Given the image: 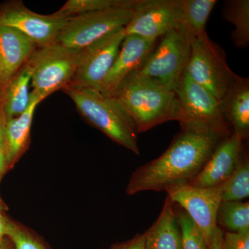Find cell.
Instances as JSON below:
<instances>
[{"mask_svg":"<svg viewBox=\"0 0 249 249\" xmlns=\"http://www.w3.org/2000/svg\"><path fill=\"white\" fill-rule=\"evenodd\" d=\"M70 17L37 14L20 1L0 6V26L14 28L35 42L37 47L53 44Z\"/></svg>","mask_w":249,"mask_h":249,"instance_id":"30bf717a","label":"cell"},{"mask_svg":"<svg viewBox=\"0 0 249 249\" xmlns=\"http://www.w3.org/2000/svg\"><path fill=\"white\" fill-rule=\"evenodd\" d=\"M31 81V70L25 64L0 91V105L6 121L17 117L27 109L30 103Z\"/></svg>","mask_w":249,"mask_h":249,"instance_id":"d6986e66","label":"cell"},{"mask_svg":"<svg viewBox=\"0 0 249 249\" xmlns=\"http://www.w3.org/2000/svg\"><path fill=\"white\" fill-rule=\"evenodd\" d=\"M183 116L180 124H191L222 134L231 131L221 109L220 102L185 71L175 89Z\"/></svg>","mask_w":249,"mask_h":249,"instance_id":"ba28073f","label":"cell"},{"mask_svg":"<svg viewBox=\"0 0 249 249\" xmlns=\"http://www.w3.org/2000/svg\"><path fill=\"white\" fill-rule=\"evenodd\" d=\"M217 227L227 232L249 231V204L242 201H222L218 211Z\"/></svg>","mask_w":249,"mask_h":249,"instance_id":"7402d4cb","label":"cell"},{"mask_svg":"<svg viewBox=\"0 0 249 249\" xmlns=\"http://www.w3.org/2000/svg\"><path fill=\"white\" fill-rule=\"evenodd\" d=\"M125 36L124 28H121L82 49L76 73L70 85L99 91Z\"/></svg>","mask_w":249,"mask_h":249,"instance_id":"8fae6325","label":"cell"},{"mask_svg":"<svg viewBox=\"0 0 249 249\" xmlns=\"http://www.w3.org/2000/svg\"><path fill=\"white\" fill-rule=\"evenodd\" d=\"M9 220V219L4 214H0V249H1L3 242L6 237V229Z\"/></svg>","mask_w":249,"mask_h":249,"instance_id":"4dcf8cb0","label":"cell"},{"mask_svg":"<svg viewBox=\"0 0 249 249\" xmlns=\"http://www.w3.org/2000/svg\"><path fill=\"white\" fill-rule=\"evenodd\" d=\"M37 47L17 29L0 26V91L25 65Z\"/></svg>","mask_w":249,"mask_h":249,"instance_id":"9a60e30c","label":"cell"},{"mask_svg":"<svg viewBox=\"0 0 249 249\" xmlns=\"http://www.w3.org/2000/svg\"><path fill=\"white\" fill-rule=\"evenodd\" d=\"M182 15L183 0H144L124 33L157 40L180 27Z\"/></svg>","mask_w":249,"mask_h":249,"instance_id":"7c38bea8","label":"cell"},{"mask_svg":"<svg viewBox=\"0 0 249 249\" xmlns=\"http://www.w3.org/2000/svg\"><path fill=\"white\" fill-rule=\"evenodd\" d=\"M181 124V131L168 148L156 160L142 165L129 180L127 193L167 191L189 184L199 175L219 142L225 138L211 129Z\"/></svg>","mask_w":249,"mask_h":249,"instance_id":"6da1fadb","label":"cell"},{"mask_svg":"<svg viewBox=\"0 0 249 249\" xmlns=\"http://www.w3.org/2000/svg\"><path fill=\"white\" fill-rule=\"evenodd\" d=\"M1 249H14L12 242L9 240V237H6V236L4 238V242H3Z\"/></svg>","mask_w":249,"mask_h":249,"instance_id":"d6a6232c","label":"cell"},{"mask_svg":"<svg viewBox=\"0 0 249 249\" xmlns=\"http://www.w3.org/2000/svg\"><path fill=\"white\" fill-rule=\"evenodd\" d=\"M138 1L139 0H69L55 14L71 17L111 8L132 6Z\"/></svg>","mask_w":249,"mask_h":249,"instance_id":"cb8c5ba5","label":"cell"},{"mask_svg":"<svg viewBox=\"0 0 249 249\" xmlns=\"http://www.w3.org/2000/svg\"><path fill=\"white\" fill-rule=\"evenodd\" d=\"M42 101L40 96L31 91L27 109L17 117L6 121V158L9 168L17 161L27 146L34 112Z\"/></svg>","mask_w":249,"mask_h":249,"instance_id":"ac0fdd59","label":"cell"},{"mask_svg":"<svg viewBox=\"0 0 249 249\" xmlns=\"http://www.w3.org/2000/svg\"><path fill=\"white\" fill-rule=\"evenodd\" d=\"M224 249H249V231L224 232Z\"/></svg>","mask_w":249,"mask_h":249,"instance_id":"4316f807","label":"cell"},{"mask_svg":"<svg viewBox=\"0 0 249 249\" xmlns=\"http://www.w3.org/2000/svg\"><path fill=\"white\" fill-rule=\"evenodd\" d=\"M111 249H145V234L136 235L132 240L114 246Z\"/></svg>","mask_w":249,"mask_h":249,"instance_id":"83f0119b","label":"cell"},{"mask_svg":"<svg viewBox=\"0 0 249 249\" xmlns=\"http://www.w3.org/2000/svg\"><path fill=\"white\" fill-rule=\"evenodd\" d=\"M112 97L132 120L138 133L170 121L183 120L176 93L135 72L126 77Z\"/></svg>","mask_w":249,"mask_h":249,"instance_id":"7a4b0ae2","label":"cell"},{"mask_svg":"<svg viewBox=\"0 0 249 249\" xmlns=\"http://www.w3.org/2000/svg\"><path fill=\"white\" fill-rule=\"evenodd\" d=\"M0 76H1V65H0Z\"/></svg>","mask_w":249,"mask_h":249,"instance_id":"e575fe53","label":"cell"},{"mask_svg":"<svg viewBox=\"0 0 249 249\" xmlns=\"http://www.w3.org/2000/svg\"><path fill=\"white\" fill-rule=\"evenodd\" d=\"M166 192L174 204L181 206L191 218L209 247L217 228L218 211L222 201V186L199 188L186 184Z\"/></svg>","mask_w":249,"mask_h":249,"instance_id":"9c48e42d","label":"cell"},{"mask_svg":"<svg viewBox=\"0 0 249 249\" xmlns=\"http://www.w3.org/2000/svg\"><path fill=\"white\" fill-rule=\"evenodd\" d=\"M8 168H9V166H8L6 155H5L4 152L0 151V181H1V178H2L3 175H4Z\"/></svg>","mask_w":249,"mask_h":249,"instance_id":"1f68e13d","label":"cell"},{"mask_svg":"<svg viewBox=\"0 0 249 249\" xmlns=\"http://www.w3.org/2000/svg\"><path fill=\"white\" fill-rule=\"evenodd\" d=\"M156 42L157 40L126 35L115 61L103 80L100 92L112 96L121 82L143 63L155 48Z\"/></svg>","mask_w":249,"mask_h":249,"instance_id":"5bb4252c","label":"cell"},{"mask_svg":"<svg viewBox=\"0 0 249 249\" xmlns=\"http://www.w3.org/2000/svg\"><path fill=\"white\" fill-rule=\"evenodd\" d=\"M185 71L219 102L239 77L228 65L224 51L209 38L206 31L191 37V53Z\"/></svg>","mask_w":249,"mask_h":249,"instance_id":"277c9868","label":"cell"},{"mask_svg":"<svg viewBox=\"0 0 249 249\" xmlns=\"http://www.w3.org/2000/svg\"><path fill=\"white\" fill-rule=\"evenodd\" d=\"M233 132L222 139L199 175L189 185L199 188L222 186L235 171L243 155V143Z\"/></svg>","mask_w":249,"mask_h":249,"instance_id":"4fadbf2b","label":"cell"},{"mask_svg":"<svg viewBox=\"0 0 249 249\" xmlns=\"http://www.w3.org/2000/svg\"><path fill=\"white\" fill-rule=\"evenodd\" d=\"M222 16L235 27L231 40L237 48L244 49L249 44V1L228 0L224 1Z\"/></svg>","mask_w":249,"mask_h":249,"instance_id":"ffe728a7","label":"cell"},{"mask_svg":"<svg viewBox=\"0 0 249 249\" xmlns=\"http://www.w3.org/2000/svg\"><path fill=\"white\" fill-rule=\"evenodd\" d=\"M62 91L70 96L87 120L111 140L139 155L138 132L115 98L97 90L72 85Z\"/></svg>","mask_w":249,"mask_h":249,"instance_id":"3957f363","label":"cell"},{"mask_svg":"<svg viewBox=\"0 0 249 249\" xmlns=\"http://www.w3.org/2000/svg\"><path fill=\"white\" fill-rule=\"evenodd\" d=\"M81 50L55 42L37 47L26 62L31 71L33 91L44 100L71 84Z\"/></svg>","mask_w":249,"mask_h":249,"instance_id":"5b68a950","label":"cell"},{"mask_svg":"<svg viewBox=\"0 0 249 249\" xmlns=\"http://www.w3.org/2000/svg\"><path fill=\"white\" fill-rule=\"evenodd\" d=\"M217 2L215 0H183L181 27L191 37L203 34L210 14Z\"/></svg>","mask_w":249,"mask_h":249,"instance_id":"44dd1931","label":"cell"},{"mask_svg":"<svg viewBox=\"0 0 249 249\" xmlns=\"http://www.w3.org/2000/svg\"><path fill=\"white\" fill-rule=\"evenodd\" d=\"M182 238V249H209L204 236L182 209L176 211Z\"/></svg>","mask_w":249,"mask_h":249,"instance_id":"d4e9b609","label":"cell"},{"mask_svg":"<svg viewBox=\"0 0 249 249\" xmlns=\"http://www.w3.org/2000/svg\"><path fill=\"white\" fill-rule=\"evenodd\" d=\"M160 37L159 45L134 72L175 91L188 65L191 37L180 26Z\"/></svg>","mask_w":249,"mask_h":249,"instance_id":"8992f818","label":"cell"},{"mask_svg":"<svg viewBox=\"0 0 249 249\" xmlns=\"http://www.w3.org/2000/svg\"><path fill=\"white\" fill-rule=\"evenodd\" d=\"M144 234L145 249H182L175 204L168 196L160 216Z\"/></svg>","mask_w":249,"mask_h":249,"instance_id":"2e32d148","label":"cell"},{"mask_svg":"<svg viewBox=\"0 0 249 249\" xmlns=\"http://www.w3.org/2000/svg\"><path fill=\"white\" fill-rule=\"evenodd\" d=\"M222 201H242L249 196V163L245 152L235 171L222 185Z\"/></svg>","mask_w":249,"mask_h":249,"instance_id":"603a6c76","label":"cell"},{"mask_svg":"<svg viewBox=\"0 0 249 249\" xmlns=\"http://www.w3.org/2000/svg\"><path fill=\"white\" fill-rule=\"evenodd\" d=\"M209 249H224V231L219 227L216 229L212 240L210 242Z\"/></svg>","mask_w":249,"mask_h":249,"instance_id":"f546056e","label":"cell"},{"mask_svg":"<svg viewBox=\"0 0 249 249\" xmlns=\"http://www.w3.org/2000/svg\"><path fill=\"white\" fill-rule=\"evenodd\" d=\"M6 236L12 242L14 249H46L45 246L24 228L9 220Z\"/></svg>","mask_w":249,"mask_h":249,"instance_id":"484cf974","label":"cell"},{"mask_svg":"<svg viewBox=\"0 0 249 249\" xmlns=\"http://www.w3.org/2000/svg\"><path fill=\"white\" fill-rule=\"evenodd\" d=\"M223 116L233 128V133L242 140L249 135V78L239 76L237 81L220 102Z\"/></svg>","mask_w":249,"mask_h":249,"instance_id":"e0dca14e","label":"cell"},{"mask_svg":"<svg viewBox=\"0 0 249 249\" xmlns=\"http://www.w3.org/2000/svg\"><path fill=\"white\" fill-rule=\"evenodd\" d=\"M144 0L132 6L111 8L71 16L55 43L83 49L121 28H124L137 14Z\"/></svg>","mask_w":249,"mask_h":249,"instance_id":"52a82bcc","label":"cell"},{"mask_svg":"<svg viewBox=\"0 0 249 249\" xmlns=\"http://www.w3.org/2000/svg\"><path fill=\"white\" fill-rule=\"evenodd\" d=\"M6 117L0 105V151L4 152L5 155H6Z\"/></svg>","mask_w":249,"mask_h":249,"instance_id":"f1b7e54d","label":"cell"},{"mask_svg":"<svg viewBox=\"0 0 249 249\" xmlns=\"http://www.w3.org/2000/svg\"><path fill=\"white\" fill-rule=\"evenodd\" d=\"M5 210H6V205L4 204V203L0 198V214H4Z\"/></svg>","mask_w":249,"mask_h":249,"instance_id":"836d02e7","label":"cell"}]
</instances>
